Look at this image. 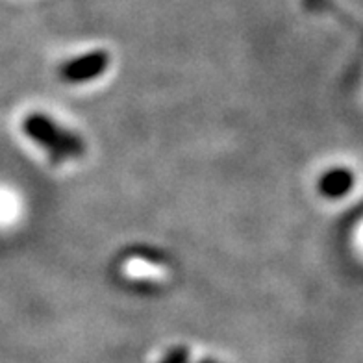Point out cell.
<instances>
[{"label":"cell","instance_id":"1","mask_svg":"<svg viewBox=\"0 0 363 363\" xmlns=\"http://www.w3.org/2000/svg\"><path fill=\"white\" fill-rule=\"evenodd\" d=\"M23 128L28 138L47 150L54 163H62L69 158H82L86 152V145L77 134L57 126L50 117L41 113L28 115L24 119Z\"/></svg>","mask_w":363,"mask_h":363},{"label":"cell","instance_id":"2","mask_svg":"<svg viewBox=\"0 0 363 363\" xmlns=\"http://www.w3.org/2000/svg\"><path fill=\"white\" fill-rule=\"evenodd\" d=\"M108 65H110V56L102 52V50H96V52L86 54V56L77 57V60H71L69 63H65L60 69V77L65 82H72V84L87 82L101 77L102 72L108 69Z\"/></svg>","mask_w":363,"mask_h":363},{"label":"cell","instance_id":"3","mask_svg":"<svg viewBox=\"0 0 363 363\" xmlns=\"http://www.w3.org/2000/svg\"><path fill=\"white\" fill-rule=\"evenodd\" d=\"M350 182H352V178H350V174L347 171H334L323 178L320 189H323L325 195L337 196L349 189Z\"/></svg>","mask_w":363,"mask_h":363},{"label":"cell","instance_id":"4","mask_svg":"<svg viewBox=\"0 0 363 363\" xmlns=\"http://www.w3.org/2000/svg\"><path fill=\"white\" fill-rule=\"evenodd\" d=\"M187 358H189V350L178 347V349L171 350L162 363H187Z\"/></svg>","mask_w":363,"mask_h":363},{"label":"cell","instance_id":"5","mask_svg":"<svg viewBox=\"0 0 363 363\" xmlns=\"http://www.w3.org/2000/svg\"><path fill=\"white\" fill-rule=\"evenodd\" d=\"M201 363H216V362H213V359H204V362H201Z\"/></svg>","mask_w":363,"mask_h":363}]
</instances>
